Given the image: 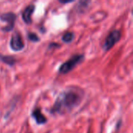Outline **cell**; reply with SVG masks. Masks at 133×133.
Returning <instances> with one entry per match:
<instances>
[{
	"mask_svg": "<svg viewBox=\"0 0 133 133\" xmlns=\"http://www.w3.org/2000/svg\"><path fill=\"white\" fill-rule=\"evenodd\" d=\"M81 101H82L81 94L73 90L65 91L61 94L59 97L57 98L54 106L51 110V112L53 114L54 113L64 114L65 112L71 111L75 108H76L80 104Z\"/></svg>",
	"mask_w": 133,
	"mask_h": 133,
	"instance_id": "obj_1",
	"label": "cell"
},
{
	"mask_svg": "<svg viewBox=\"0 0 133 133\" xmlns=\"http://www.w3.org/2000/svg\"><path fill=\"white\" fill-rule=\"evenodd\" d=\"M84 59L83 55H75L68 61L62 64L59 67L58 72L59 74H67L70 71H72L77 65L81 63Z\"/></svg>",
	"mask_w": 133,
	"mask_h": 133,
	"instance_id": "obj_2",
	"label": "cell"
},
{
	"mask_svg": "<svg viewBox=\"0 0 133 133\" xmlns=\"http://www.w3.org/2000/svg\"><path fill=\"white\" fill-rule=\"evenodd\" d=\"M121 31L118 30H115L109 35L107 37L104 44V49L105 51H109L116 43H118L121 40Z\"/></svg>",
	"mask_w": 133,
	"mask_h": 133,
	"instance_id": "obj_3",
	"label": "cell"
},
{
	"mask_svg": "<svg viewBox=\"0 0 133 133\" xmlns=\"http://www.w3.org/2000/svg\"><path fill=\"white\" fill-rule=\"evenodd\" d=\"M0 19L2 21L7 23V26L5 27H2V30L5 32H8V31H11L12 30H13L14 24L16 19V16L12 12H6L0 16Z\"/></svg>",
	"mask_w": 133,
	"mask_h": 133,
	"instance_id": "obj_4",
	"label": "cell"
},
{
	"mask_svg": "<svg viewBox=\"0 0 133 133\" xmlns=\"http://www.w3.org/2000/svg\"><path fill=\"white\" fill-rule=\"evenodd\" d=\"M24 46L25 44L20 34L18 31L14 32L10 40V48H12V50L15 51H19L23 50L24 48Z\"/></svg>",
	"mask_w": 133,
	"mask_h": 133,
	"instance_id": "obj_5",
	"label": "cell"
},
{
	"mask_svg": "<svg viewBox=\"0 0 133 133\" xmlns=\"http://www.w3.org/2000/svg\"><path fill=\"white\" fill-rule=\"evenodd\" d=\"M34 9H35V5H29L23 10V14H22V17H23V21L26 24L31 23V22H32V20H31V16H32Z\"/></svg>",
	"mask_w": 133,
	"mask_h": 133,
	"instance_id": "obj_6",
	"label": "cell"
},
{
	"mask_svg": "<svg viewBox=\"0 0 133 133\" xmlns=\"http://www.w3.org/2000/svg\"><path fill=\"white\" fill-rule=\"evenodd\" d=\"M32 117L35 119L36 122L38 125H43L47 122V118L44 117V115L41 113V108H35L32 111Z\"/></svg>",
	"mask_w": 133,
	"mask_h": 133,
	"instance_id": "obj_7",
	"label": "cell"
},
{
	"mask_svg": "<svg viewBox=\"0 0 133 133\" xmlns=\"http://www.w3.org/2000/svg\"><path fill=\"white\" fill-rule=\"evenodd\" d=\"M1 58H2V60L3 61L4 63L9 65L10 66L13 65L16 63V58L14 57H12V56H7L6 55V56H2Z\"/></svg>",
	"mask_w": 133,
	"mask_h": 133,
	"instance_id": "obj_8",
	"label": "cell"
},
{
	"mask_svg": "<svg viewBox=\"0 0 133 133\" xmlns=\"http://www.w3.org/2000/svg\"><path fill=\"white\" fill-rule=\"evenodd\" d=\"M74 39V34L72 32H66L62 36V41L65 43H70Z\"/></svg>",
	"mask_w": 133,
	"mask_h": 133,
	"instance_id": "obj_9",
	"label": "cell"
},
{
	"mask_svg": "<svg viewBox=\"0 0 133 133\" xmlns=\"http://www.w3.org/2000/svg\"><path fill=\"white\" fill-rule=\"evenodd\" d=\"M28 39L33 42H38L40 41V38L35 33H28Z\"/></svg>",
	"mask_w": 133,
	"mask_h": 133,
	"instance_id": "obj_10",
	"label": "cell"
},
{
	"mask_svg": "<svg viewBox=\"0 0 133 133\" xmlns=\"http://www.w3.org/2000/svg\"><path fill=\"white\" fill-rule=\"evenodd\" d=\"M73 1H59L60 3H62V4H66V3H69V2H72Z\"/></svg>",
	"mask_w": 133,
	"mask_h": 133,
	"instance_id": "obj_11",
	"label": "cell"
}]
</instances>
